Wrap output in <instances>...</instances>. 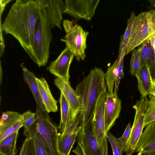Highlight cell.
Listing matches in <instances>:
<instances>
[{"label":"cell","instance_id":"cell-1","mask_svg":"<svg viewBox=\"0 0 155 155\" xmlns=\"http://www.w3.org/2000/svg\"><path fill=\"white\" fill-rule=\"evenodd\" d=\"M39 9L35 0H17L12 5L2 24L0 18L2 31L15 37L35 63L33 38Z\"/></svg>","mask_w":155,"mask_h":155},{"label":"cell","instance_id":"cell-2","mask_svg":"<svg viewBox=\"0 0 155 155\" xmlns=\"http://www.w3.org/2000/svg\"><path fill=\"white\" fill-rule=\"evenodd\" d=\"M105 74L101 68L95 67L76 87L75 91L81 105L79 115L81 126L87 124L92 120L99 97L107 92Z\"/></svg>","mask_w":155,"mask_h":155},{"label":"cell","instance_id":"cell-3","mask_svg":"<svg viewBox=\"0 0 155 155\" xmlns=\"http://www.w3.org/2000/svg\"><path fill=\"white\" fill-rule=\"evenodd\" d=\"M39 9L34 35L33 51L35 64L40 67L46 66L48 62L52 35L51 24Z\"/></svg>","mask_w":155,"mask_h":155},{"label":"cell","instance_id":"cell-4","mask_svg":"<svg viewBox=\"0 0 155 155\" xmlns=\"http://www.w3.org/2000/svg\"><path fill=\"white\" fill-rule=\"evenodd\" d=\"M155 32V10L143 12L134 19L125 56Z\"/></svg>","mask_w":155,"mask_h":155},{"label":"cell","instance_id":"cell-5","mask_svg":"<svg viewBox=\"0 0 155 155\" xmlns=\"http://www.w3.org/2000/svg\"><path fill=\"white\" fill-rule=\"evenodd\" d=\"M63 25L66 32L64 39L61 40L66 43V47L74 54L76 59L78 61L81 59L84 60L86 58L85 50L86 48V40L89 32L84 31L80 25H74L68 20H64Z\"/></svg>","mask_w":155,"mask_h":155},{"label":"cell","instance_id":"cell-6","mask_svg":"<svg viewBox=\"0 0 155 155\" xmlns=\"http://www.w3.org/2000/svg\"><path fill=\"white\" fill-rule=\"evenodd\" d=\"M37 128L51 155H60L58 149L59 134L58 127L53 122L48 113L37 106Z\"/></svg>","mask_w":155,"mask_h":155},{"label":"cell","instance_id":"cell-7","mask_svg":"<svg viewBox=\"0 0 155 155\" xmlns=\"http://www.w3.org/2000/svg\"><path fill=\"white\" fill-rule=\"evenodd\" d=\"M148 100L147 97H142L136 101L133 107L135 110V114L124 152L126 155H132L136 151L144 128V118Z\"/></svg>","mask_w":155,"mask_h":155},{"label":"cell","instance_id":"cell-8","mask_svg":"<svg viewBox=\"0 0 155 155\" xmlns=\"http://www.w3.org/2000/svg\"><path fill=\"white\" fill-rule=\"evenodd\" d=\"M82 126L77 137V146L72 152L76 155H102L101 147L93 134L91 120Z\"/></svg>","mask_w":155,"mask_h":155},{"label":"cell","instance_id":"cell-9","mask_svg":"<svg viewBox=\"0 0 155 155\" xmlns=\"http://www.w3.org/2000/svg\"><path fill=\"white\" fill-rule=\"evenodd\" d=\"M100 0H66L64 13L77 19L90 21L94 17Z\"/></svg>","mask_w":155,"mask_h":155},{"label":"cell","instance_id":"cell-10","mask_svg":"<svg viewBox=\"0 0 155 155\" xmlns=\"http://www.w3.org/2000/svg\"><path fill=\"white\" fill-rule=\"evenodd\" d=\"M39 8L49 21L51 28L57 27L62 30V14L66 6L62 0H35Z\"/></svg>","mask_w":155,"mask_h":155},{"label":"cell","instance_id":"cell-11","mask_svg":"<svg viewBox=\"0 0 155 155\" xmlns=\"http://www.w3.org/2000/svg\"><path fill=\"white\" fill-rule=\"evenodd\" d=\"M106 93L99 97L96 104L91 120L94 137L101 147L104 139L106 137L105 127V106Z\"/></svg>","mask_w":155,"mask_h":155},{"label":"cell","instance_id":"cell-12","mask_svg":"<svg viewBox=\"0 0 155 155\" xmlns=\"http://www.w3.org/2000/svg\"><path fill=\"white\" fill-rule=\"evenodd\" d=\"M74 56L73 53L66 47L56 59L51 63L47 69L57 77L69 82V69Z\"/></svg>","mask_w":155,"mask_h":155},{"label":"cell","instance_id":"cell-13","mask_svg":"<svg viewBox=\"0 0 155 155\" xmlns=\"http://www.w3.org/2000/svg\"><path fill=\"white\" fill-rule=\"evenodd\" d=\"M23 127L22 114L12 111L3 112L0 119V142Z\"/></svg>","mask_w":155,"mask_h":155},{"label":"cell","instance_id":"cell-14","mask_svg":"<svg viewBox=\"0 0 155 155\" xmlns=\"http://www.w3.org/2000/svg\"><path fill=\"white\" fill-rule=\"evenodd\" d=\"M67 101L71 110V120L73 121L80 113L81 105L79 97L75 90L71 86L69 82L56 77L54 81Z\"/></svg>","mask_w":155,"mask_h":155},{"label":"cell","instance_id":"cell-15","mask_svg":"<svg viewBox=\"0 0 155 155\" xmlns=\"http://www.w3.org/2000/svg\"><path fill=\"white\" fill-rule=\"evenodd\" d=\"M105 106V127L107 135L119 118L121 109V101L117 94L106 93Z\"/></svg>","mask_w":155,"mask_h":155},{"label":"cell","instance_id":"cell-16","mask_svg":"<svg viewBox=\"0 0 155 155\" xmlns=\"http://www.w3.org/2000/svg\"><path fill=\"white\" fill-rule=\"evenodd\" d=\"M39 95L45 111L48 113L58 110L57 101L53 96L48 84L43 78H36Z\"/></svg>","mask_w":155,"mask_h":155},{"label":"cell","instance_id":"cell-17","mask_svg":"<svg viewBox=\"0 0 155 155\" xmlns=\"http://www.w3.org/2000/svg\"><path fill=\"white\" fill-rule=\"evenodd\" d=\"M135 152L155 153V121L146 127L140 138Z\"/></svg>","mask_w":155,"mask_h":155},{"label":"cell","instance_id":"cell-18","mask_svg":"<svg viewBox=\"0 0 155 155\" xmlns=\"http://www.w3.org/2000/svg\"><path fill=\"white\" fill-rule=\"evenodd\" d=\"M136 77L137 80L138 89L142 97L150 95L153 82L147 64L139 68Z\"/></svg>","mask_w":155,"mask_h":155},{"label":"cell","instance_id":"cell-19","mask_svg":"<svg viewBox=\"0 0 155 155\" xmlns=\"http://www.w3.org/2000/svg\"><path fill=\"white\" fill-rule=\"evenodd\" d=\"M23 74L24 80L28 86L36 102L37 106L43 111H45L44 106L39 95L38 86L36 80V77L24 65L20 64Z\"/></svg>","mask_w":155,"mask_h":155},{"label":"cell","instance_id":"cell-20","mask_svg":"<svg viewBox=\"0 0 155 155\" xmlns=\"http://www.w3.org/2000/svg\"><path fill=\"white\" fill-rule=\"evenodd\" d=\"M82 128L80 125L76 130L69 134H59L58 142V149L60 155H69L76 138Z\"/></svg>","mask_w":155,"mask_h":155},{"label":"cell","instance_id":"cell-21","mask_svg":"<svg viewBox=\"0 0 155 155\" xmlns=\"http://www.w3.org/2000/svg\"><path fill=\"white\" fill-rule=\"evenodd\" d=\"M60 106L61 120L59 127L61 134H63L73 122L69 104L62 93L59 100Z\"/></svg>","mask_w":155,"mask_h":155},{"label":"cell","instance_id":"cell-22","mask_svg":"<svg viewBox=\"0 0 155 155\" xmlns=\"http://www.w3.org/2000/svg\"><path fill=\"white\" fill-rule=\"evenodd\" d=\"M141 45L140 47V68L147 64L149 68L155 60V51L151 45L149 38Z\"/></svg>","mask_w":155,"mask_h":155},{"label":"cell","instance_id":"cell-23","mask_svg":"<svg viewBox=\"0 0 155 155\" xmlns=\"http://www.w3.org/2000/svg\"><path fill=\"white\" fill-rule=\"evenodd\" d=\"M22 115L24 135L26 137L32 138L36 129V113L29 110L24 112Z\"/></svg>","mask_w":155,"mask_h":155},{"label":"cell","instance_id":"cell-24","mask_svg":"<svg viewBox=\"0 0 155 155\" xmlns=\"http://www.w3.org/2000/svg\"><path fill=\"white\" fill-rule=\"evenodd\" d=\"M18 131L0 142V153L3 155H15L17 152L16 143Z\"/></svg>","mask_w":155,"mask_h":155},{"label":"cell","instance_id":"cell-25","mask_svg":"<svg viewBox=\"0 0 155 155\" xmlns=\"http://www.w3.org/2000/svg\"><path fill=\"white\" fill-rule=\"evenodd\" d=\"M119 59L118 58L113 64L108 68L105 74V79L107 88V93H113L118 73Z\"/></svg>","mask_w":155,"mask_h":155},{"label":"cell","instance_id":"cell-26","mask_svg":"<svg viewBox=\"0 0 155 155\" xmlns=\"http://www.w3.org/2000/svg\"><path fill=\"white\" fill-rule=\"evenodd\" d=\"M135 16V12H132L129 18L127 20L126 29L123 35L121 37L119 54L118 57H120L123 56H125V50L128 43L133 21Z\"/></svg>","mask_w":155,"mask_h":155},{"label":"cell","instance_id":"cell-27","mask_svg":"<svg viewBox=\"0 0 155 155\" xmlns=\"http://www.w3.org/2000/svg\"><path fill=\"white\" fill-rule=\"evenodd\" d=\"M36 155H51L44 141L37 130L32 137Z\"/></svg>","mask_w":155,"mask_h":155},{"label":"cell","instance_id":"cell-28","mask_svg":"<svg viewBox=\"0 0 155 155\" xmlns=\"http://www.w3.org/2000/svg\"><path fill=\"white\" fill-rule=\"evenodd\" d=\"M155 121V96L150 95L144 116L143 127Z\"/></svg>","mask_w":155,"mask_h":155},{"label":"cell","instance_id":"cell-29","mask_svg":"<svg viewBox=\"0 0 155 155\" xmlns=\"http://www.w3.org/2000/svg\"><path fill=\"white\" fill-rule=\"evenodd\" d=\"M131 57L130 64V73L132 76H136L140 68V47L131 51Z\"/></svg>","mask_w":155,"mask_h":155},{"label":"cell","instance_id":"cell-30","mask_svg":"<svg viewBox=\"0 0 155 155\" xmlns=\"http://www.w3.org/2000/svg\"><path fill=\"white\" fill-rule=\"evenodd\" d=\"M19 155H36L32 138L26 137Z\"/></svg>","mask_w":155,"mask_h":155},{"label":"cell","instance_id":"cell-31","mask_svg":"<svg viewBox=\"0 0 155 155\" xmlns=\"http://www.w3.org/2000/svg\"><path fill=\"white\" fill-rule=\"evenodd\" d=\"M111 145L113 155H122V150L120 147L117 138L114 136L109 131L106 136Z\"/></svg>","mask_w":155,"mask_h":155},{"label":"cell","instance_id":"cell-32","mask_svg":"<svg viewBox=\"0 0 155 155\" xmlns=\"http://www.w3.org/2000/svg\"><path fill=\"white\" fill-rule=\"evenodd\" d=\"M131 128L130 124L129 122L127 126L122 135L120 137L117 138L123 152H125L126 145L130 137Z\"/></svg>","mask_w":155,"mask_h":155},{"label":"cell","instance_id":"cell-33","mask_svg":"<svg viewBox=\"0 0 155 155\" xmlns=\"http://www.w3.org/2000/svg\"><path fill=\"white\" fill-rule=\"evenodd\" d=\"M124 57V56H123L117 58L119 59V62L118 67L117 75L114 92V93L116 94H117L120 81L124 76L123 64Z\"/></svg>","mask_w":155,"mask_h":155},{"label":"cell","instance_id":"cell-34","mask_svg":"<svg viewBox=\"0 0 155 155\" xmlns=\"http://www.w3.org/2000/svg\"><path fill=\"white\" fill-rule=\"evenodd\" d=\"M81 120L80 115L77 116L74 120L67 128L64 132L61 134H69L75 131L78 127L81 124Z\"/></svg>","mask_w":155,"mask_h":155},{"label":"cell","instance_id":"cell-35","mask_svg":"<svg viewBox=\"0 0 155 155\" xmlns=\"http://www.w3.org/2000/svg\"><path fill=\"white\" fill-rule=\"evenodd\" d=\"M2 30L1 26L0 25V57L3 54L5 49V44L2 35Z\"/></svg>","mask_w":155,"mask_h":155},{"label":"cell","instance_id":"cell-36","mask_svg":"<svg viewBox=\"0 0 155 155\" xmlns=\"http://www.w3.org/2000/svg\"><path fill=\"white\" fill-rule=\"evenodd\" d=\"M107 143V138L105 137L103 139L101 147L102 155H108Z\"/></svg>","mask_w":155,"mask_h":155},{"label":"cell","instance_id":"cell-37","mask_svg":"<svg viewBox=\"0 0 155 155\" xmlns=\"http://www.w3.org/2000/svg\"><path fill=\"white\" fill-rule=\"evenodd\" d=\"M149 70L152 82L153 83L155 82V59L149 68Z\"/></svg>","mask_w":155,"mask_h":155},{"label":"cell","instance_id":"cell-38","mask_svg":"<svg viewBox=\"0 0 155 155\" xmlns=\"http://www.w3.org/2000/svg\"><path fill=\"white\" fill-rule=\"evenodd\" d=\"M12 0H0V17L1 18V16L6 5Z\"/></svg>","mask_w":155,"mask_h":155},{"label":"cell","instance_id":"cell-39","mask_svg":"<svg viewBox=\"0 0 155 155\" xmlns=\"http://www.w3.org/2000/svg\"><path fill=\"white\" fill-rule=\"evenodd\" d=\"M151 46L155 51V35L153 34L149 38Z\"/></svg>","mask_w":155,"mask_h":155},{"label":"cell","instance_id":"cell-40","mask_svg":"<svg viewBox=\"0 0 155 155\" xmlns=\"http://www.w3.org/2000/svg\"><path fill=\"white\" fill-rule=\"evenodd\" d=\"M150 94V95H152L155 96V82L152 83Z\"/></svg>","mask_w":155,"mask_h":155},{"label":"cell","instance_id":"cell-41","mask_svg":"<svg viewBox=\"0 0 155 155\" xmlns=\"http://www.w3.org/2000/svg\"><path fill=\"white\" fill-rule=\"evenodd\" d=\"M136 155H155V153L138 152Z\"/></svg>","mask_w":155,"mask_h":155},{"label":"cell","instance_id":"cell-42","mask_svg":"<svg viewBox=\"0 0 155 155\" xmlns=\"http://www.w3.org/2000/svg\"><path fill=\"white\" fill-rule=\"evenodd\" d=\"M152 6L155 8V0H148Z\"/></svg>","mask_w":155,"mask_h":155},{"label":"cell","instance_id":"cell-43","mask_svg":"<svg viewBox=\"0 0 155 155\" xmlns=\"http://www.w3.org/2000/svg\"><path fill=\"white\" fill-rule=\"evenodd\" d=\"M0 155H3L1 153H0Z\"/></svg>","mask_w":155,"mask_h":155},{"label":"cell","instance_id":"cell-44","mask_svg":"<svg viewBox=\"0 0 155 155\" xmlns=\"http://www.w3.org/2000/svg\"><path fill=\"white\" fill-rule=\"evenodd\" d=\"M153 34L155 35V32Z\"/></svg>","mask_w":155,"mask_h":155}]
</instances>
